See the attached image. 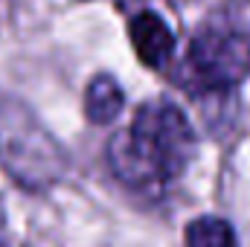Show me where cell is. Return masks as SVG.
Returning <instances> with one entry per match:
<instances>
[{
  "instance_id": "1",
  "label": "cell",
  "mask_w": 250,
  "mask_h": 247,
  "mask_svg": "<svg viewBox=\"0 0 250 247\" xmlns=\"http://www.w3.org/2000/svg\"><path fill=\"white\" fill-rule=\"evenodd\" d=\"M198 137L187 114L169 99H148L125 131L108 143V163L123 184L151 189L178 181L195 157Z\"/></svg>"
},
{
  "instance_id": "2",
  "label": "cell",
  "mask_w": 250,
  "mask_h": 247,
  "mask_svg": "<svg viewBox=\"0 0 250 247\" xmlns=\"http://www.w3.org/2000/svg\"><path fill=\"white\" fill-rule=\"evenodd\" d=\"M0 163L26 189H44L64 172V154L38 120L15 99L0 96Z\"/></svg>"
},
{
  "instance_id": "3",
  "label": "cell",
  "mask_w": 250,
  "mask_h": 247,
  "mask_svg": "<svg viewBox=\"0 0 250 247\" xmlns=\"http://www.w3.org/2000/svg\"><path fill=\"white\" fill-rule=\"evenodd\" d=\"M184 82L198 93H227L250 73V35L233 26H201L187 50Z\"/></svg>"
},
{
  "instance_id": "4",
  "label": "cell",
  "mask_w": 250,
  "mask_h": 247,
  "mask_svg": "<svg viewBox=\"0 0 250 247\" xmlns=\"http://www.w3.org/2000/svg\"><path fill=\"white\" fill-rule=\"evenodd\" d=\"M128 35H131L137 59L146 67H163L175 53V35L163 23V18L154 15V12H140L131 21Z\"/></svg>"
},
{
  "instance_id": "5",
  "label": "cell",
  "mask_w": 250,
  "mask_h": 247,
  "mask_svg": "<svg viewBox=\"0 0 250 247\" xmlns=\"http://www.w3.org/2000/svg\"><path fill=\"white\" fill-rule=\"evenodd\" d=\"M123 105H125V96H123V87L114 76L102 73L96 76L90 84H87V93H84V114L87 120L96 125H108L114 123L120 114H123Z\"/></svg>"
},
{
  "instance_id": "6",
  "label": "cell",
  "mask_w": 250,
  "mask_h": 247,
  "mask_svg": "<svg viewBox=\"0 0 250 247\" xmlns=\"http://www.w3.org/2000/svg\"><path fill=\"white\" fill-rule=\"evenodd\" d=\"M187 247H236V233H233L230 221L204 215V218L189 221Z\"/></svg>"
}]
</instances>
